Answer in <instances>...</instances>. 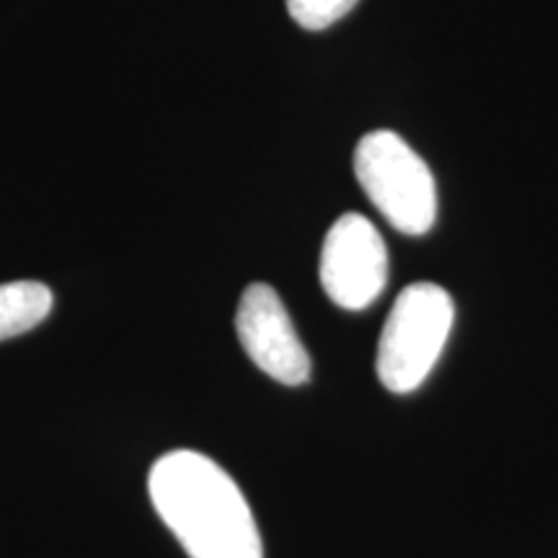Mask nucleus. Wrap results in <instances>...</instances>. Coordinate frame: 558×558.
<instances>
[{"label":"nucleus","instance_id":"obj_1","mask_svg":"<svg viewBox=\"0 0 558 558\" xmlns=\"http://www.w3.org/2000/svg\"><path fill=\"white\" fill-rule=\"evenodd\" d=\"M150 501L190 558H264L246 497L215 463L194 450H173L153 463Z\"/></svg>","mask_w":558,"mask_h":558},{"label":"nucleus","instance_id":"obj_2","mask_svg":"<svg viewBox=\"0 0 558 558\" xmlns=\"http://www.w3.org/2000/svg\"><path fill=\"white\" fill-rule=\"evenodd\" d=\"M452 320L456 305L448 290L432 282L403 288L378 341L375 369L383 386L393 393H411L422 386L448 344Z\"/></svg>","mask_w":558,"mask_h":558},{"label":"nucleus","instance_id":"obj_3","mask_svg":"<svg viewBox=\"0 0 558 558\" xmlns=\"http://www.w3.org/2000/svg\"><path fill=\"white\" fill-rule=\"evenodd\" d=\"M354 173L367 199L396 230L424 235L435 226V177L401 135L390 130L367 132L354 150Z\"/></svg>","mask_w":558,"mask_h":558},{"label":"nucleus","instance_id":"obj_4","mask_svg":"<svg viewBox=\"0 0 558 558\" xmlns=\"http://www.w3.org/2000/svg\"><path fill=\"white\" fill-rule=\"evenodd\" d=\"M320 284L339 308L362 311L388 284V248L365 215L347 213L326 233L320 251Z\"/></svg>","mask_w":558,"mask_h":558},{"label":"nucleus","instance_id":"obj_5","mask_svg":"<svg viewBox=\"0 0 558 558\" xmlns=\"http://www.w3.org/2000/svg\"><path fill=\"white\" fill-rule=\"evenodd\" d=\"M235 331L251 362L269 378L282 386H303L311 378L308 349L271 284L254 282L243 290Z\"/></svg>","mask_w":558,"mask_h":558},{"label":"nucleus","instance_id":"obj_6","mask_svg":"<svg viewBox=\"0 0 558 558\" xmlns=\"http://www.w3.org/2000/svg\"><path fill=\"white\" fill-rule=\"evenodd\" d=\"M52 311V290L41 282L0 284V341L32 331Z\"/></svg>","mask_w":558,"mask_h":558},{"label":"nucleus","instance_id":"obj_7","mask_svg":"<svg viewBox=\"0 0 558 558\" xmlns=\"http://www.w3.org/2000/svg\"><path fill=\"white\" fill-rule=\"evenodd\" d=\"M292 21L308 32L329 29L339 19H344L360 0H284Z\"/></svg>","mask_w":558,"mask_h":558}]
</instances>
